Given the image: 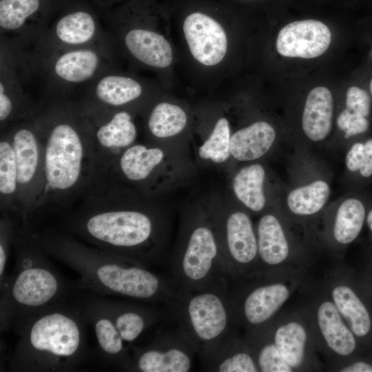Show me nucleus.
I'll use <instances>...</instances> for the list:
<instances>
[{
    "label": "nucleus",
    "mask_w": 372,
    "mask_h": 372,
    "mask_svg": "<svg viewBox=\"0 0 372 372\" xmlns=\"http://www.w3.org/2000/svg\"><path fill=\"white\" fill-rule=\"evenodd\" d=\"M34 238L48 256L79 275L75 289L149 304H169L179 289L175 282L151 267L105 250L88 247L68 236L44 234Z\"/></svg>",
    "instance_id": "nucleus-1"
},
{
    "label": "nucleus",
    "mask_w": 372,
    "mask_h": 372,
    "mask_svg": "<svg viewBox=\"0 0 372 372\" xmlns=\"http://www.w3.org/2000/svg\"><path fill=\"white\" fill-rule=\"evenodd\" d=\"M86 322L72 297L29 318L8 358L10 371H74L90 358Z\"/></svg>",
    "instance_id": "nucleus-2"
},
{
    "label": "nucleus",
    "mask_w": 372,
    "mask_h": 372,
    "mask_svg": "<svg viewBox=\"0 0 372 372\" xmlns=\"http://www.w3.org/2000/svg\"><path fill=\"white\" fill-rule=\"evenodd\" d=\"M16 262L0 285L1 331L17 330L33 315L70 299L76 290L47 258L32 236H17Z\"/></svg>",
    "instance_id": "nucleus-3"
},
{
    "label": "nucleus",
    "mask_w": 372,
    "mask_h": 372,
    "mask_svg": "<svg viewBox=\"0 0 372 372\" xmlns=\"http://www.w3.org/2000/svg\"><path fill=\"white\" fill-rule=\"evenodd\" d=\"M71 227L99 248L149 267L166 265L159 224L136 210H107L72 221Z\"/></svg>",
    "instance_id": "nucleus-4"
},
{
    "label": "nucleus",
    "mask_w": 372,
    "mask_h": 372,
    "mask_svg": "<svg viewBox=\"0 0 372 372\" xmlns=\"http://www.w3.org/2000/svg\"><path fill=\"white\" fill-rule=\"evenodd\" d=\"M229 280L211 287L179 291L165 307L170 319L187 333L198 354L209 349L240 327L229 296Z\"/></svg>",
    "instance_id": "nucleus-5"
},
{
    "label": "nucleus",
    "mask_w": 372,
    "mask_h": 372,
    "mask_svg": "<svg viewBox=\"0 0 372 372\" xmlns=\"http://www.w3.org/2000/svg\"><path fill=\"white\" fill-rule=\"evenodd\" d=\"M304 271L287 269L253 272L233 281L229 296L238 322L245 330L276 317L302 284Z\"/></svg>",
    "instance_id": "nucleus-6"
},
{
    "label": "nucleus",
    "mask_w": 372,
    "mask_h": 372,
    "mask_svg": "<svg viewBox=\"0 0 372 372\" xmlns=\"http://www.w3.org/2000/svg\"><path fill=\"white\" fill-rule=\"evenodd\" d=\"M167 265L180 291L203 289L229 280L216 234L207 222L189 224Z\"/></svg>",
    "instance_id": "nucleus-7"
},
{
    "label": "nucleus",
    "mask_w": 372,
    "mask_h": 372,
    "mask_svg": "<svg viewBox=\"0 0 372 372\" xmlns=\"http://www.w3.org/2000/svg\"><path fill=\"white\" fill-rule=\"evenodd\" d=\"M302 309L318 353L329 365L346 360L355 353L358 341L322 286L314 291Z\"/></svg>",
    "instance_id": "nucleus-8"
},
{
    "label": "nucleus",
    "mask_w": 372,
    "mask_h": 372,
    "mask_svg": "<svg viewBox=\"0 0 372 372\" xmlns=\"http://www.w3.org/2000/svg\"><path fill=\"white\" fill-rule=\"evenodd\" d=\"M161 328L146 346L130 347L128 371L187 372L192 371L198 350L187 333L175 322Z\"/></svg>",
    "instance_id": "nucleus-9"
},
{
    "label": "nucleus",
    "mask_w": 372,
    "mask_h": 372,
    "mask_svg": "<svg viewBox=\"0 0 372 372\" xmlns=\"http://www.w3.org/2000/svg\"><path fill=\"white\" fill-rule=\"evenodd\" d=\"M73 298L85 322L93 329L100 360L114 369L128 371L130 347L122 339L101 295L76 289Z\"/></svg>",
    "instance_id": "nucleus-10"
},
{
    "label": "nucleus",
    "mask_w": 372,
    "mask_h": 372,
    "mask_svg": "<svg viewBox=\"0 0 372 372\" xmlns=\"http://www.w3.org/2000/svg\"><path fill=\"white\" fill-rule=\"evenodd\" d=\"M217 239L229 281L252 273L258 260V241L250 217L235 211L217 223Z\"/></svg>",
    "instance_id": "nucleus-11"
},
{
    "label": "nucleus",
    "mask_w": 372,
    "mask_h": 372,
    "mask_svg": "<svg viewBox=\"0 0 372 372\" xmlns=\"http://www.w3.org/2000/svg\"><path fill=\"white\" fill-rule=\"evenodd\" d=\"M267 324L277 349L293 371L322 369L311 328L302 309L280 312Z\"/></svg>",
    "instance_id": "nucleus-12"
},
{
    "label": "nucleus",
    "mask_w": 372,
    "mask_h": 372,
    "mask_svg": "<svg viewBox=\"0 0 372 372\" xmlns=\"http://www.w3.org/2000/svg\"><path fill=\"white\" fill-rule=\"evenodd\" d=\"M83 148L79 134L71 125L61 123L51 131L45 151V172L48 185L65 191L78 181Z\"/></svg>",
    "instance_id": "nucleus-13"
},
{
    "label": "nucleus",
    "mask_w": 372,
    "mask_h": 372,
    "mask_svg": "<svg viewBox=\"0 0 372 372\" xmlns=\"http://www.w3.org/2000/svg\"><path fill=\"white\" fill-rule=\"evenodd\" d=\"M183 30L191 54L198 63L214 66L223 60L228 46L227 34L211 14L196 8L189 11Z\"/></svg>",
    "instance_id": "nucleus-14"
},
{
    "label": "nucleus",
    "mask_w": 372,
    "mask_h": 372,
    "mask_svg": "<svg viewBox=\"0 0 372 372\" xmlns=\"http://www.w3.org/2000/svg\"><path fill=\"white\" fill-rule=\"evenodd\" d=\"M256 232L258 260L253 272L287 269L304 270L295 258L286 230L277 216L272 214L263 215L258 221Z\"/></svg>",
    "instance_id": "nucleus-15"
},
{
    "label": "nucleus",
    "mask_w": 372,
    "mask_h": 372,
    "mask_svg": "<svg viewBox=\"0 0 372 372\" xmlns=\"http://www.w3.org/2000/svg\"><path fill=\"white\" fill-rule=\"evenodd\" d=\"M322 287L357 339L368 336L372 329L371 314L345 270L342 267L333 269Z\"/></svg>",
    "instance_id": "nucleus-16"
},
{
    "label": "nucleus",
    "mask_w": 372,
    "mask_h": 372,
    "mask_svg": "<svg viewBox=\"0 0 372 372\" xmlns=\"http://www.w3.org/2000/svg\"><path fill=\"white\" fill-rule=\"evenodd\" d=\"M331 40V34L326 24L304 19L285 25L278 32L276 45L282 56L312 59L324 54Z\"/></svg>",
    "instance_id": "nucleus-17"
},
{
    "label": "nucleus",
    "mask_w": 372,
    "mask_h": 372,
    "mask_svg": "<svg viewBox=\"0 0 372 372\" xmlns=\"http://www.w3.org/2000/svg\"><path fill=\"white\" fill-rule=\"evenodd\" d=\"M101 297L122 339L130 347L147 329L169 318L165 308L154 304Z\"/></svg>",
    "instance_id": "nucleus-18"
},
{
    "label": "nucleus",
    "mask_w": 372,
    "mask_h": 372,
    "mask_svg": "<svg viewBox=\"0 0 372 372\" xmlns=\"http://www.w3.org/2000/svg\"><path fill=\"white\" fill-rule=\"evenodd\" d=\"M198 355L205 371L259 372L245 335H240L238 329Z\"/></svg>",
    "instance_id": "nucleus-19"
},
{
    "label": "nucleus",
    "mask_w": 372,
    "mask_h": 372,
    "mask_svg": "<svg viewBox=\"0 0 372 372\" xmlns=\"http://www.w3.org/2000/svg\"><path fill=\"white\" fill-rule=\"evenodd\" d=\"M125 43L134 57L150 67L165 68L173 61L170 43L162 34L154 31L133 28L126 34Z\"/></svg>",
    "instance_id": "nucleus-20"
},
{
    "label": "nucleus",
    "mask_w": 372,
    "mask_h": 372,
    "mask_svg": "<svg viewBox=\"0 0 372 372\" xmlns=\"http://www.w3.org/2000/svg\"><path fill=\"white\" fill-rule=\"evenodd\" d=\"M333 113L331 91L323 86L312 89L307 95L302 116L304 133L311 141L318 142L329 134Z\"/></svg>",
    "instance_id": "nucleus-21"
},
{
    "label": "nucleus",
    "mask_w": 372,
    "mask_h": 372,
    "mask_svg": "<svg viewBox=\"0 0 372 372\" xmlns=\"http://www.w3.org/2000/svg\"><path fill=\"white\" fill-rule=\"evenodd\" d=\"M276 131L266 121H257L243 127L230 138V153L236 160L249 161L262 157L271 148Z\"/></svg>",
    "instance_id": "nucleus-22"
},
{
    "label": "nucleus",
    "mask_w": 372,
    "mask_h": 372,
    "mask_svg": "<svg viewBox=\"0 0 372 372\" xmlns=\"http://www.w3.org/2000/svg\"><path fill=\"white\" fill-rule=\"evenodd\" d=\"M245 338L259 372H293L277 349L267 323L245 330Z\"/></svg>",
    "instance_id": "nucleus-23"
},
{
    "label": "nucleus",
    "mask_w": 372,
    "mask_h": 372,
    "mask_svg": "<svg viewBox=\"0 0 372 372\" xmlns=\"http://www.w3.org/2000/svg\"><path fill=\"white\" fill-rule=\"evenodd\" d=\"M265 171L260 164L240 169L233 180V189L237 198L249 209L259 212L265 206L263 185Z\"/></svg>",
    "instance_id": "nucleus-24"
},
{
    "label": "nucleus",
    "mask_w": 372,
    "mask_h": 372,
    "mask_svg": "<svg viewBox=\"0 0 372 372\" xmlns=\"http://www.w3.org/2000/svg\"><path fill=\"white\" fill-rule=\"evenodd\" d=\"M365 220V207L360 200H344L336 211L332 226L334 242L340 247L353 242L361 232Z\"/></svg>",
    "instance_id": "nucleus-25"
},
{
    "label": "nucleus",
    "mask_w": 372,
    "mask_h": 372,
    "mask_svg": "<svg viewBox=\"0 0 372 372\" xmlns=\"http://www.w3.org/2000/svg\"><path fill=\"white\" fill-rule=\"evenodd\" d=\"M99 65V56L92 50L81 49L68 52L56 60L54 71L70 83L85 81L93 76Z\"/></svg>",
    "instance_id": "nucleus-26"
},
{
    "label": "nucleus",
    "mask_w": 372,
    "mask_h": 372,
    "mask_svg": "<svg viewBox=\"0 0 372 372\" xmlns=\"http://www.w3.org/2000/svg\"><path fill=\"white\" fill-rule=\"evenodd\" d=\"M331 194L327 183L317 180L291 190L287 196L289 209L295 215L311 216L319 212L327 203Z\"/></svg>",
    "instance_id": "nucleus-27"
},
{
    "label": "nucleus",
    "mask_w": 372,
    "mask_h": 372,
    "mask_svg": "<svg viewBox=\"0 0 372 372\" xmlns=\"http://www.w3.org/2000/svg\"><path fill=\"white\" fill-rule=\"evenodd\" d=\"M163 152L159 148H147L136 145L127 149L120 159V166L125 176L131 180L146 178L162 161Z\"/></svg>",
    "instance_id": "nucleus-28"
},
{
    "label": "nucleus",
    "mask_w": 372,
    "mask_h": 372,
    "mask_svg": "<svg viewBox=\"0 0 372 372\" xmlns=\"http://www.w3.org/2000/svg\"><path fill=\"white\" fill-rule=\"evenodd\" d=\"M18 171V184L27 185L35 176L39 163V147L34 134L28 129L19 130L13 136Z\"/></svg>",
    "instance_id": "nucleus-29"
},
{
    "label": "nucleus",
    "mask_w": 372,
    "mask_h": 372,
    "mask_svg": "<svg viewBox=\"0 0 372 372\" xmlns=\"http://www.w3.org/2000/svg\"><path fill=\"white\" fill-rule=\"evenodd\" d=\"M142 87L135 79L109 75L101 79L96 87L97 97L105 103L118 106L130 103L142 94Z\"/></svg>",
    "instance_id": "nucleus-30"
},
{
    "label": "nucleus",
    "mask_w": 372,
    "mask_h": 372,
    "mask_svg": "<svg viewBox=\"0 0 372 372\" xmlns=\"http://www.w3.org/2000/svg\"><path fill=\"white\" fill-rule=\"evenodd\" d=\"M96 31V22L90 13L76 10L62 17L56 25V33L63 43L79 45L90 41Z\"/></svg>",
    "instance_id": "nucleus-31"
},
{
    "label": "nucleus",
    "mask_w": 372,
    "mask_h": 372,
    "mask_svg": "<svg viewBox=\"0 0 372 372\" xmlns=\"http://www.w3.org/2000/svg\"><path fill=\"white\" fill-rule=\"evenodd\" d=\"M187 122V114L180 106L161 102L152 110L148 120V127L154 136L167 138L181 132Z\"/></svg>",
    "instance_id": "nucleus-32"
},
{
    "label": "nucleus",
    "mask_w": 372,
    "mask_h": 372,
    "mask_svg": "<svg viewBox=\"0 0 372 372\" xmlns=\"http://www.w3.org/2000/svg\"><path fill=\"white\" fill-rule=\"evenodd\" d=\"M136 137V126L130 114L125 111L115 114L112 119L99 127L96 132L99 143L107 148L129 146Z\"/></svg>",
    "instance_id": "nucleus-33"
},
{
    "label": "nucleus",
    "mask_w": 372,
    "mask_h": 372,
    "mask_svg": "<svg viewBox=\"0 0 372 372\" xmlns=\"http://www.w3.org/2000/svg\"><path fill=\"white\" fill-rule=\"evenodd\" d=\"M230 129L225 117L219 118L209 138L198 149V154L203 159H209L216 163L226 161L230 153Z\"/></svg>",
    "instance_id": "nucleus-34"
},
{
    "label": "nucleus",
    "mask_w": 372,
    "mask_h": 372,
    "mask_svg": "<svg viewBox=\"0 0 372 372\" xmlns=\"http://www.w3.org/2000/svg\"><path fill=\"white\" fill-rule=\"evenodd\" d=\"M41 5V0H0L1 28L9 30L19 28Z\"/></svg>",
    "instance_id": "nucleus-35"
},
{
    "label": "nucleus",
    "mask_w": 372,
    "mask_h": 372,
    "mask_svg": "<svg viewBox=\"0 0 372 372\" xmlns=\"http://www.w3.org/2000/svg\"><path fill=\"white\" fill-rule=\"evenodd\" d=\"M18 171L12 144L0 143V192L3 195L14 193L18 184Z\"/></svg>",
    "instance_id": "nucleus-36"
},
{
    "label": "nucleus",
    "mask_w": 372,
    "mask_h": 372,
    "mask_svg": "<svg viewBox=\"0 0 372 372\" xmlns=\"http://www.w3.org/2000/svg\"><path fill=\"white\" fill-rule=\"evenodd\" d=\"M337 126L344 133V138L365 132L369 126L366 117L355 114L347 108L343 110L337 118Z\"/></svg>",
    "instance_id": "nucleus-37"
},
{
    "label": "nucleus",
    "mask_w": 372,
    "mask_h": 372,
    "mask_svg": "<svg viewBox=\"0 0 372 372\" xmlns=\"http://www.w3.org/2000/svg\"><path fill=\"white\" fill-rule=\"evenodd\" d=\"M346 108L367 117L371 109V99L368 93L359 87H350L346 94Z\"/></svg>",
    "instance_id": "nucleus-38"
},
{
    "label": "nucleus",
    "mask_w": 372,
    "mask_h": 372,
    "mask_svg": "<svg viewBox=\"0 0 372 372\" xmlns=\"http://www.w3.org/2000/svg\"><path fill=\"white\" fill-rule=\"evenodd\" d=\"M371 154H372L365 150L364 143H354L346 156V165L347 169L351 172L359 171Z\"/></svg>",
    "instance_id": "nucleus-39"
},
{
    "label": "nucleus",
    "mask_w": 372,
    "mask_h": 372,
    "mask_svg": "<svg viewBox=\"0 0 372 372\" xmlns=\"http://www.w3.org/2000/svg\"><path fill=\"white\" fill-rule=\"evenodd\" d=\"M0 240V285L5 280L6 269L8 259L10 232L8 227L1 225Z\"/></svg>",
    "instance_id": "nucleus-40"
},
{
    "label": "nucleus",
    "mask_w": 372,
    "mask_h": 372,
    "mask_svg": "<svg viewBox=\"0 0 372 372\" xmlns=\"http://www.w3.org/2000/svg\"><path fill=\"white\" fill-rule=\"evenodd\" d=\"M12 110V103L5 93L4 85L1 82L0 83V120L4 121L10 114Z\"/></svg>",
    "instance_id": "nucleus-41"
},
{
    "label": "nucleus",
    "mask_w": 372,
    "mask_h": 372,
    "mask_svg": "<svg viewBox=\"0 0 372 372\" xmlns=\"http://www.w3.org/2000/svg\"><path fill=\"white\" fill-rule=\"evenodd\" d=\"M361 176L368 178L372 175V154L366 160L364 165L359 170Z\"/></svg>",
    "instance_id": "nucleus-42"
},
{
    "label": "nucleus",
    "mask_w": 372,
    "mask_h": 372,
    "mask_svg": "<svg viewBox=\"0 0 372 372\" xmlns=\"http://www.w3.org/2000/svg\"><path fill=\"white\" fill-rule=\"evenodd\" d=\"M366 224L368 225V227L369 228L370 231H371V235H372V209L367 214V215L366 216Z\"/></svg>",
    "instance_id": "nucleus-43"
},
{
    "label": "nucleus",
    "mask_w": 372,
    "mask_h": 372,
    "mask_svg": "<svg viewBox=\"0 0 372 372\" xmlns=\"http://www.w3.org/2000/svg\"><path fill=\"white\" fill-rule=\"evenodd\" d=\"M369 90H370L371 94L372 95V78L371 79L370 84H369Z\"/></svg>",
    "instance_id": "nucleus-44"
},
{
    "label": "nucleus",
    "mask_w": 372,
    "mask_h": 372,
    "mask_svg": "<svg viewBox=\"0 0 372 372\" xmlns=\"http://www.w3.org/2000/svg\"><path fill=\"white\" fill-rule=\"evenodd\" d=\"M241 1H254V0H241Z\"/></svg>",
    "instance_id": "nucleus-45"
},
{
    "label": "nucleus",
    "mask_w": 372,
    "mask_h": 372,
    "mask_svg": "<svg viewBox=\"0 0 372 372\" xmlns=\"http://www.w3.org/2000/svg\"><path fill=\"white\" fill-rule=\"evenodd\" d=\"M371 55H372V52H371Z\"/></svg>",
    "instance_id": "nucleus-46"
}]
</instances>
